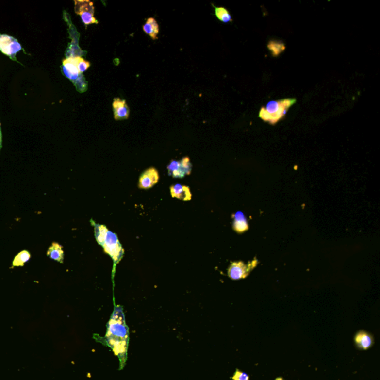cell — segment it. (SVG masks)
<instances>
[{
	"mask_svg": "<svg viewBox=\"0 0 380 380\" xmlns=\"http://www.w3.org/2000/svg\"><path fill=\"white\" fill-rule=\"evenodd\" d=\"M129 328L125 321L123 307L116 306L107 323L105 343L113 350L120 360V369H123L127 360L129 345Z\"/></svg>",
	"mask_w": 380,
	"mask_h": 380,
	"instance_id": "6da1fadb",
	"label": "cell"
},
{
	"mask_svg": "<svg viewBox=\"0 0 380 380\" xmlns=\"http://www.w3.org/2000/svg\"><path fill=\"white\" fill-rule=\"evenodd\" d=\"M296 102L297 99L294 98L270 101L266 107H262L260 109L259 117L264 121L268 122L270 124H276L279 120L285 116L289 108L293 106Z\"/></svg>",
	"mask_w": 380,
	"mask_h": 380,
	"instance_id": "7a4b0ae2",
	"label": "cell"
},
{
	"mask_svg": "<svg viewBox=\"0 0 380 380\" xmlns=\"http://www.w3.org/2000/svg\"><path fill=\"white\" fill-rule=\"evenodd\" d=\"M104 252L111 256L115 263H118L123 256V248L116 234L108 231L103 243Z\"/></svg>",
	"mask_w": 380,
	"mask_h": 380,
	"instance_id": "3957f363",
	"label": "cell"
},
{
	"mask_svg": "<svg viewBox=\"0 0 380 380\" xmlns=\"http://www.w3.org/2000/svg\"><path fill=\"white\" fill-rule=\"evenodd\" d=\"M74 4H75L76 14L81 16L82 22L85 25L98 23V21L94 16L95 7L93 2L88 0H81V1L75 0Z\"/></svg>",
	"mask_w": 380,
	"mask_h": 380,
	"instance_id": "277c9868",
	"label": "cell"
},
{
	"mask_svg": "<svg viewBox=\"0 0 380 380\" xmlns=\"http://www.w3.org/2000/svg\"><path fill=\"white\" fill-rule=\"evenodd\" d=\"M22 46L15 38L6 34H0V50L11 58L20 51Z\"/></svg>",
	"mask_w": 380,
	"mask_h": 380,
	"instance_id": "5b68a950",
	"label": "cell"
},
{
	"mask_svg": "<svg viewBox=\"0 0 380 380\" xmlns=\"http://www.w3.org/2000/svg\"><path fill=\"white\" fill-rule=\"evenodd\" d=\"M159 181V174L155 168L151 167L144 171L139 179V187L141 189H150Z\"/></svg>",
	"mask_w": 380,
	"mask_h": 380,
	"instance_id": "8992f818",
	"label": "cell"
},
{
	"mask_svg": "<svg viewBox=\"0 0 380 380\" xmlns=\"http://www.w3.org/2000/svg\"><path fill=\"white\" fill-rule=\"evenodd\" d=\"M114 117L116 120H126L130 117V108L126 104L125 99L116 98L114 99L113 103Z\"/></svg>",
	"mask_w": 380,
	"mask_h": 380,
	"instance_id": "52a82bcc",
	"label": "cell"
},
{
	"mask_svg": "<svg viewBox=\"0 0 380 380\" xmlns=\"http://www.w3.org/2000/svg\"><path fill=\"white\" fill-rule=\"evenodd\" d=\"M374 338L365 330H360L354 336V343L360 350H367L374 345Z\"/></svg>",
	"mask_w": 380,
	"mask_h": 380,
	"instance_id": "ba28073f",
	"label": "cell"
},
{
	"mask_svg": "<svg viewBox=\"0 0 380 380\" xmlns=\"http://www.w3.org/2000/svg\"><path fill=\"white\" fill-rule=\"evenodd\" d=\"M250 265L246 266L242 262H236L232 263L228 270V275L232 280H240L242 278L246 277L250 272Z\"/></svg>",
	"mask_w": 380,
	"mask_h": 380,
	"instance_id": "9c48e42d",
	"label": "cell"
},
{
	"mask_svg": "<svg viewBox=\"0 0 380 380\" xmlns=\"http://www.w3.org/2000/svg\"><path fill=\"white\" fill-rule=\"evenodd\" d=\"M170 192L172 197L179 200L188 201L192 199V193L188 186L178 183L171 186Z\"/></svg>",
	"mask_w": 380,
	"mask_h": 380,
	"instance_id": "30bf717a",
	"label": "cell"
},
{
	"mask_svg": "<svg viewBox=\"0 0 380 380\" xmlns=\"http://www.w3.org/2000/svg\"><path fill=\"white\" fill-rule=\"evenodd\" d=\"M143 30L152 40H155L158 39V35L159 33V25L153 17H149L147 19V22L143 26Z\"/></svg>",
	"mask_w": 380,
	"mask_h": 380,
	"instance_id": "8fae6325",
	"label": "cell"
},
{
	"mask_svg": "<svg viewBox=\"0 0 380 380\" xmlns=\"http://www.w3.org/2000/svg\"><path fill=\"white\" fill-rule=\"evenodd\" d=\"M47 256L50 259L63 263V259H64L63 247L57 242H53L51 246L49 247V249H48Z\"/></svg>",
	"mask_w": 380,
	"mask_h": 380,
	"instance_id": "7c38bea8",
	"label": "cell"
},
{
	"mask_svg": "<svg viewBox=\"0 0 380 380\" xmlns=\"http://www.w3.org/2000/svg\"><path fill=\"white\" fill-rule=\"evenodd\" d=\"M167 169L169 175H172L174 178H183L186 175L182 169L180 161L173 160L171 161L170 164L168 165Z\"/></svg>",
	"mask_w": 380,
	"mask_h": 380,
	"instance_id": "4fadbf2b",
	"label": "cell"
},
{
	"mask_svg": "<svg viewBox=\"0 0 380 380\" xmlns=\"http://www.w3.org/2000/svg\"><path fill=\"white\" fill-rule=\"evenodd\" d=\"M66 57H69L72 60L81 74H83L91 66L90 63L84 60L81 56H66Z\"/></svg>",
	"mask_w": 380,
	"mask_h": 380,
	"instance_id": "5bb4252c",
	"label": "cell"
},
{
	"mask_svg": "<svg viewBox=\"0 0 380 380\" xmlns=\"http://www.w3.org/2000/svg\"><path fill=\"white\" fill-rule=\"evenodd\" d=\"M31 259V253L28 250L21 251L15 256V259L12 262V267H23L26 262H29Z\"/></svg>",
	"mask_w": 380,
	"mask_h": 380,
	"instance_id": "9a60e30c",
	"label": "cell"
},
{
	"mask_svg": "<svg viewBox=\"0 0 380 380\" xmlns=\"http://www.w3.org/2000/svg\"><path fill=\"white\" fill-rule=\"evenodd\" d=\"M233 227L235 231L238 232H242L248 230V224L242 213H237L235 214Z\"/></svg>",
	"mask_w": 380,
	"mask_h": 380,
	"instance_id": "2e32d148",
	"label": "cell"
},
{
	"mask_svg": "<svg viewBox=\"0 0 380 380\" xmlns=\"http://www.w3.org/2000/svg\"><path fill=\"white\" fill-rule=\"evenodd\" d=\"M215 16L224 23H229L232 22V16L225 8L223 7H215Z\"/></svg>",
	"mask_w": 380,
	"mask_h": 380,
	"instance_id": "e0dca14e",
	"label": "cell"
},
{
	"mask_svg": "<svg viewBox=\"0 0 380 380\" xmlns=\"http://www.w3.org/2000/svg\"><path fill=\"white\" fill-rule=\"evenodd\" d=\"M108 231L109 230L105 225H99V224L95 225V238H96L98 243L102 246L104 243L105 238H106Z\"/></svg>",
	"mask_w": 380,
	"mask_h": 380,
	"instance_id": "ac0fdd59",
	"label": "cell"
},
{
	"mask_svg": "<svg viewBox=\"0 0 380 380\" xmlns=\"http://www.w3.org/2000/svg\"><path fill=\"white\" fill-rule=\"evenodd\" d=\"M274 57L281 54L285 49V45L281 41H270L267 46Z\"/></svg>",
	"mask_w": 380,
	"mask_h": 380,
	"instance_id": "d6986e66",
	"label": "cell"
},
{
	"mask_svg": "<svg viewBox=\"0 0 380 380\" xmlns=\"http://www.w3.org/2000/svg\"><path fill=\"white\" fill-rule=\"evenodd\" d=\"M181 165H182V169H183V172H185L186 175H189L192 170V164L190 162V160L188 157H185V158H182L180 161Z\"/></svg>",
	"mask_w": 380,
	"mask_h": 380,
	"instance_id": "ffe728a7",
	"label": "cell"
},
{
	"mask_svg": "<svg viewBox=\"0 0 380 380\" xmlns=\"http://www.w3.org/2000/svg\"><path fill=\"white\" fill-rule=\"evenodd\" d=\"M232 380H249V377L247 373L242 372L237 369L232 377Z\"/></svg>",
	"mask_w": 380,
	"mask_h": 380,
	"instance_id": "44dd1931",
	"label": "cell"
},
{
	"mask_svg": "<svg viewBox=\"0 0 380 380\" xmlns=\"http://www.w3.org/2000/svg\"><path fill=\"white\" fill-rule=\"evenodd\" d=\"M2 147V132H1V124H0V149Z\"/></svg>",
	"mask_w": 380,
	"mask_h": 380,
	"instance_id": "7402d4cb",
	"label": "cell"
},
{
	"mask_svg": "<svg viewBox=\"0 0 380 380\" xmlns=\"http://www.w3.org/2000/svg\"><path fill=\"white\" fill-rule=\"evenodd\" d=\"M275 380H284V379L282 378V377H277V378Z\"/></svg>",
	"mask_w": 380,
	"mask_h": 380,
	"instance_id": "603a6c76",
	"label": "cell"
}]
</instances>
